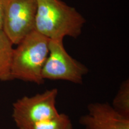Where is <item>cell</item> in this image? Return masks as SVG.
Instances as JSON below:
<instances>
[{
	"instance_id": "cell-1",
	"label": "cell",
	"mask_w": 129,
	"mask_h": 129,
	"mask_svg": "<svg viewBox=\"0 0 129 129\" xmlns=\"http://www.w3.org/2000/svg\"><path fill=\"white\" fill-rule=\"evenodd\" d=\"M85 23L75 8L60 0H37L35 30L48 39L77 38Z\"/></svg>"
},
{
	"instance_id": "cell-2",
	"label": "cell",
	"mask_w": 129,
	"mask_h": 129,
	"mask_svg": "<svg viewBox=\"0 0 129 129\" xmlns=\"http://www.w3.org/2000/svg\"><path fill=\"white\" fill-rule=\"evenodd\" d=\"M49 39L34 30L14 48L12 80H19L41 85L44 80L42 70L48 54Z\"/></svg>"
},
{
	"instance_id": "cell-3",
	"label": "cell",
	"mask_w": 129,
	"mask_h": 129,
	"mask_svg": "<svg viewBox=\"0 0 129 129\" xmlns=\"http://www.w3.org/2000/svg\"><path fill=\"white\" fill-rule=\"evenodd\" d=\"M57 88L32 96H23L13 104L12 117L18 129H31L38 122L59 114L56 108Z\"/></svg>"
},
{
	"instance_id": "cell-4",
	"label": "cell",
	"mask_w": 129,
	"mask_h": 129,
	"mask_svg": "<svg viewBox=\"0 0 129 129\" xmlns=\"http://www.w3.org/2000/svg\"><path fill=\"white\" fill-rule=\"evenodd\" d=\"M62 38L49 39L48 54L42 70L44 80H63L82 84L88 72L84 64L71 56L64 47Z\"/></svg>"
},
{
	"instance_id": "cell-5",
	"label": "cell",
	"mask_w": 129,
	"mask_h": 129,
	"mask_svg": "<svg viewBox=\"0 0 129 129\" xmlns=\"http://www.w3.org/2000/svg\"><path fill=\"white\" fill-rule=\"evenodd\" d=\"M37 0H7L2 30L13 45L35 30Z\"/></svg>"
},
{
	"instance_id": "cell-6",
	"label": "cell",
	"mask_w": 129,
	"mask_h": 129,
	"mask_svg": "<svg viewBox=\"0 0 129 129\" xmlns=\"http://www.w3.org/2000/svg\"><path fill=\"white\" fill-rule=\"evenodd\" d=\"M79 122L85 129H129V118L107 102L88 105L87 112L81 116Z\"/></svg>"
},
{
	"instance_id": "cell-7",
	"label": "cell",
	"mask_w": 129,
	"mask_h": 129,
	"mask_svg": "<svg viewBox=\"0 0 129 129\" xmlns=\"http://www.w3.org/2000/svg\"><path fill=\"white\" fill-rule=\"evenodd\" d=\"M13 44L2 29H0V81L12 80L11 68L13 55Z\"/></svg>"
},
{
	"instance_id": "cell-8",
	"label": "cell",
	"mask_w": 129,
	"mask_h": 129,
	"mask_svg": "<svg viewBox=\"0 0 129 129\" xmlns=\"http://www.w3.org/2000/svg\"><path fill=\"white\" fill-rule=\"evenodd\" d=\"M111 105L124 117L129 118V81H124L114 97Z\"/></svg>"
},
{
	"instance_id": "cell-9",
	"label": "cell",
	"mask_w": 129,
	"mask_h": 129,
	"mask_svg": "<svg viewBox=\"0 0 129 129\" xmlns=\"http://www.w3.org/2000/svg\"><path fill=\"white\" fill-rule=\"evenodd\" d=\"M31 129H74L71 120L65 114H59L55 117L39 122Z\"/></svg>"
},
{
	"instance_id": "cell-10",
	"label": "cell",
	"mask_w": 129,
	"mask_h": 129,
	"mask_svg": "<svg viewBox=\"0 0 129 129\" xmlns=\"http://www.w3.org/2000/svg\"><path fill=\"white\" fill-rule=\"evenodd\" d=\"M7 0H0V29H3L5 9Z\"/></svg>"
}]
</instances>
